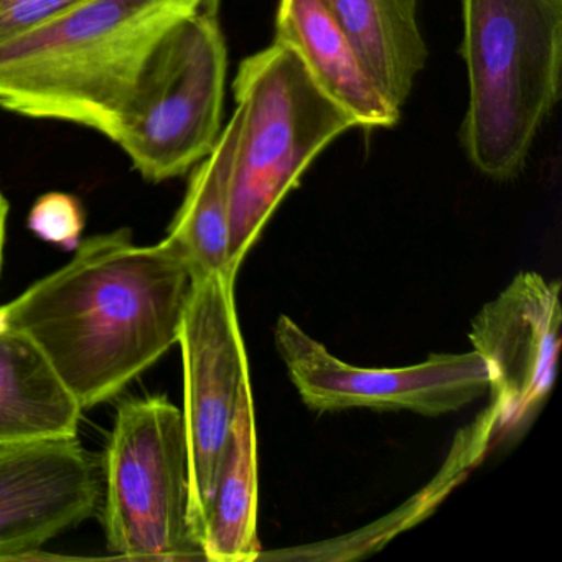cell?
I'll use <instances>...</instances> for the list:
<instances>
[{"label":"cell","instance_id":"cell-8","mask_svg":"<svg viewBox=\"0 0 562 562\" xmlns=\"http://www.w3.org/2000/svg\"><path fill=\"white\" fill-rule=\"evenodd\" d=\"M274 344L299 396L318 413L413 411L436 417L490 391L488 367L473 350L430 355L406 368H360L331 355L285 315L276 322Z\"/></svg>","mask_w":562,"mask_h":562},{"label":"cell","instance_id":"cell-6","mask_svg":"<svg viewBox=\"0 0 562 562\" xmlns=\"http://www.w3.org/2000/svg\"><path fill=\"white\" fill-rule=\"evenodd\" d=\"M103 525L111 552L143 561H205L192 522L186 423L167 396L117 407L104 453Z\"/></svg>","mask_w":562,"mask_h":562},{"label":"cell","instance_id":"cell-4","mask_svg":"<svg viewBox=\"0 0 562 562\" xmlns=\"http://www.w3.org/2000/svg\"><path fill=\"white\" fill-rule=\"evenodd\" d=\"M233 91L243 108L229 216V269L238 274L266 223L308 166L357 123L281 42L241 61Z\"/></svg>","mask_w":562,"mask_h":562},{"label":"cell","instance_id":"cell-11","mask_svg":"<svg viewBox=\"0 0 562 562\" xmlns=\"http://www.w3.org/2000/svg\"><path fill=\"white\" fill-rule=\"evenodd\" d=\"M274 41L299 55L318 87L357 126H396L401 111L368 77L327 0H279Z\"/></svg>","mask_w":562,"mask_h":562},{"label":"cell","instance_id":"cell-19","mask_svg":"<svg viewBox=\"0 0 562 562\" xmlns=\"http://www.w3.org/2000/svg\"><path fill=\"white\" fill-rule=\"evenodd\" d=\"M4 308L0 307V330H2V328H5V318H4Z\"/></svg>","mask_w":562,"mask_h":562},{"label":"cell","instance_id":"cell-16","mask_svg":"<svg viewBox=\"0 0 562 562\" xmlns=\"http://www.w3.org/2000/svg\"><path fill=\"white\" fill-rule=\"evenodd\" d=\"M83 212L77 199L67 193L41 196L29 215V228L45 241L77 248L83 232Z\"/></svg>","mask_w":562,"mask_h":562},{"label":"cell","instance_id":"cell-1","mask_svg":"<svg viewBox=\"0 0 562 562\" xmlns=\"http://www.w3.org/2000/svg\"><path fill=\"white\" fill-rule=\"evenodd\" d=\"M75 249L4 314L5 327L34 341L87 411L120 396L179 344L193 271L169 239L139 246L130 229Z\"/></svg>","mask_w":562,"mask_h":562},{"label":"cell","instance_id":"cell-2","mask_svg":"<svg viewBox=\"0 0 562 562\" xmlns=\"http://www.w3.org/2000/svg\"><path fill=\"white\" fill-rule=\"evenodd\" d=\"M203 0H88L0 45V110L114 140L164 35Z\"/></svg>","mask_w":562,"mask_h":562},{"label":"cell","instance_id":"cell-18","mask_svg":"<svg viewBox=\"0 0 562 562\" xmlns=\"http://www.w3.org/2000/svg\"><path fill=\"white\" fill-rule=\"evenodd\" d=\"M8 200H5V196L0 192V269H2V259H4L5 223H8Z\"/></svg>","mask_w":562,"mask_h":562},{"label":"cell","instance_id":"cell-5","mask_svg":"<svg viewBox=\"0 0 562 562\" xmlns=\"http://www.w3.org/2000/svg\"><path fill=\"white\" fill-rule=\"evenodd\" d=\"M226 71L220 0H203L154 48L117 123L113 143L144 179H176L212 153L223 130Z\"/></svg>","mask_w":562,"mask_h":562},{"label":"cell","instance_id":"cell-10","mask_svg":"<svg viewBox=\"0 0 562 562\" xmlns=\"http://www.w3.org/2000/svg\"><path fill=\"white\" fill-rule=\"evenodd\" d=\"M98 467L77 439L0 447V561L42 548L97 513Z\"/></svg>","mask_w":562,"mask_h":562},{"label":"cell","instance_id":"cell-13","mask_svg":"<svg viewBox=\"0 0 562 562\" xmlns=\"http://www.w3.org/2000/svg\"><path fill=\"white\" fill-rule=\"evenodd\" d=\"M358 60L384 100L403 110L429 50L417 22L419 0H327Z\"/></svg>","mask_w":562,"mask_h":562},{"label":"cell","instance_id":"cell-15","mask_svg":"<svg viewBox=\"0 0 562 562\" xmlns=\"http://www.w3.org/2000/svg\"><path fill=\"white\" fill-rule=\"evenodd\" d=\"M243 108L235 113L212 153L193 167L189 190L166 238L182 252L195 276L225 274L229 269V216L232 173L241 130Z\"/></svg>","mask_w":562,"mask_h":562},{"label":"cell","instance_id":"cell-7","mask_svg":"<svg viewBox=\"0 0 562 562\" xmlns=\"http://www.w3.org/2000/svg\"><path fill=\"white\" fill-rule=\"evenodd\" d=\"M235 281L225 274L195 276L179 335L192 522L200 544L239 394L249 384Z\"/></svg>","mask_w":562,"mask_h":562},{"label":"cell","instance_id":"cell-14","mask_svg":"<svg viewBox=\"0 0 562 562\" xmlns=\"http://www.w3.org/2000/svg\"><path fill=\"white\" fill-rule=\"evenodd\" d=\"M205 561L249 562L262 554L258 536V434L251 384L239 394L202 532Z\"/></svg>","mask_w":562,"mask_h":562},{"label":"cell","instance_id":"cell-3","mask_svg":"<svg viewBox=\"0 0 562 562\" xmlns=\"http://www.w3.org/2000/svg\"><path fill=\"white\" fill-rule=\"evenodd\" d=\"M469 77L463 149L498 182L515 179L561 98L562 0H462Z\"/></svg>","mask_w":562,"mask_h":562},{"label":"cell","instance_id":"cell-9","mask_svg":"<svg viewBox=\"0 0 562 562\" xmlns=\"http://www.w3.org/2000/svg\"><path fill=\"white\" fill-rule=\"evenodd\" d=\"M561 324V284L538 272H519L473 318L470 344L488 367L498 439L525 426L551 394Z\"/></svg>","mask_w":562,"mask_h":562},{"label":"cell","instance_id":"cell-17","mask_svg":"<svg viewBox=\"0 0 562 562\" xmlns=\"http://www.w3.org/2000/svg\"><path fill=\"white\" fill-rule=\"evenodd\" d=\"M85 2L88 0H0V45Z\"/></svg>","mask_w":562,"mask_h":562},{"label":"cell","instance_id":"cell-12","mask_svg":"<svg viewBox=\"0 0 562 562\" xmlns=\"http://www.w3.org/2000/svg\"><path fill=\"white\" fill-rule=\"evenodd\" d=\"M81 409L31 338L0 330V447L77 439Z\"/></svg>","mask_w":562,"mask_h":562}]
</instances>
